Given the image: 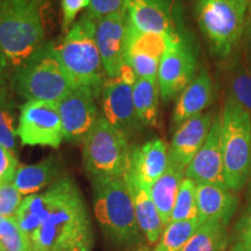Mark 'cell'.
<instances>
[{"instance_id":"1","label":"cell","mask_w":251,"mask_h":251,"mask_svg":"<svg viewBox=\"0 0 251 251\" xmlns=\"http://www.w3.org/2000/svg\"><path fill=\"white\" fill-rule=\"evenodd\" d=\"M45 221L30 235L34 251H92L94 235L85 200L70 177L42 193Z\"/></svg>"},{"instance_id":"2","label":"cell","mask_w":251,"mask_h":251,"mask_svg":"<svg viewBox=\"0 0 251 251\" xmlns=\"http://www.w3.org/2000/svg\"><path fill=\"white\" fill-rule=\"evenodd\" d=\"M92 187L94 215L106 240L117 247L136 246L141 229L124 176L93 179Z\"/></svg>"},{"instance_id":"3","label":"cell","mask_w":251,"mask_h":251,"mask_svg":"<svg viewBox=\"0 0 251 251\" xmlns=\"http://www.w3.org/2000/svg\"><path fill=\"white\" fill-rule=\"evenodd\" d=\"M43 5L37 0H5L0 4V52L15 68L45 45Z\"/></svg>"},{"instance_id":"4","label":"cell","mask_w":251,"mask_h":251,"mask_svg":"<svg viewBox=\"0 0 251 251\" xmlns=\"http://www.w3.org/2000/svg\"><path fill=\"white\" fill-rule=\"evenodd\" d=\"M97 21L85 14L74 24L55 51L75 86L91 87L97 98L105 83V69L96 39Z\"/></svg>"},{"instance_id":"5","label":"cell","mask_w":251,"mask_h":251,"mask_svg":"<svg viewBox=\"0 0 251 251\" xmlns=\"http://www.w3.org/2000/svg\"><path fill=\"white\" fill-rule=\"evenodd\" d=\"M13 86L27 101L47 102H58L76 87L58 61L52 42L45 43L15 68Z\"/></svg>"},{"instance_id":"6","label":"cell","mask_w":251,"mask_h":251,"mask_svg":"<svg viewBox=\"0 0 251 251\" xmlns=\"http://www.w3.org/2000/svg\"><path fill=\"white\" fill-rule=\"evenodd\" d=\"M200 30L212 54L225 59L242 41L249 13V0H193Z\"/></svg>"},{"instance_id":"7","label":"cell","mask_w":251,"mask_h":251,"mask_svg":"<svg viewBox=\"0 0 251 251\" xmlns=\"http://www.w3.org/2000/svg\"><path fill=\"white\" fill-rule=\"evenodd\" d=\"M220 121L226 184L237 191L246 184L251 168V114L229 97Z\"/></svg>"},{"instance_id":"8","label":"cell","mask_w":251,"mask_h":251,"mask_svg":"<svg viewBox=\"0 0 251 251\" xmlns=\"http://www.w3.org/2000/svg\"><path fill=\"white\" fill-rule=\"evenodd\" d=\"M129 153L127 135L103 117L97 119L83 142L84 168L91 180L122 177Z\"/></svg>"},{"instance_id":"9","label":"cell","mask_w":251,"mask_h":251,"mask_svg":"<svg viewBox=\"0 0 251 251\" xmlns=\"http://www.w3.org/2000/svg\"><path fill=\"white\" fill-rule=\"evenodd\" d=\"M17 133L24 146L58 149L64 141V134L57 103L25 102L20 107Z\"/></svg>"},{"instance_id":"10","label":"cell","mask_w":251,"mask_h":251,"mask_svg":"<svg viewBox=\"0 0 251 251\" xmlns=\"http://www.w3.org/2000/svg\"><path fill=\"white\" fill-rule=\"evenodd\" d=\"M96 98V93L91 87L78 86L56 102L65 141L84 142L99 118Z\"/></svg>"},{"instance_id":"11","label":"cell","mask_w":251,"mask_h":251,"mask_svg":"<svg viewBox=\"0 0 251 251\" xmlns=\"http://www.w3.org/2000/svg\"><path fill=\"white\" fill-rule=\"evenodd\" d=\"M127 12L112 14L97 21L96 39L106 74L117 78L121 68L127 63V40L129 31Z\"/></svg>"},{"instance_id":"12","label":"cell","mask_w":251,"mask_h":251,"mask_svg":"<svg viewBox=\"0 0 251 251\" xmlns=\"http://www.w3.org/2000/svg\"><path fill=\"white\" fill-rule=\"evenodd\" d=\"M196 65L192 50L181 39L163 55L159 62L157 80L159 92L165 101L174 99L186 89L194 78Z\"/></svg>"},{"instance_id":"13","label":"cell","mask_w":251,"mask_h":251,"mask_svg":"<svg viewBox=\"0 0 251 251\" xmlns=\"http://www.w3.org/2000/svg\"><path fill=\"white\" fill-rule=\"evenodd\" d=\"M185 176L196 184H211L227 187L221 144V121L214 118L208 136L192 162L185 170Z\"/></svg>"},{"instance_id":"14","label":"cell","mask_w":251,"mask_h":251,"mask_svg":"<svg viewBox=\"0 0 251 251\" xmlns=\"http://www.w3.org/2000/svg\"><path fill=\"white\" fill-rule=\"evenodd\" d=\"M100 96L103 118L109 124L124 131L127 136L140 130L142 125L135 111L133 85L118 77L109 78L103 83Z\"/></svg>"},{"instance_id":"15","label":"cell","mask_w":251,"mask_h":251,"mask_svg":"<svg viewBox=\"0 0 251 251\" xmlns=\"http://www.w3.org/2000/svg\"><path fill=\"white\" fill-rule=\"evenodd\" d=\"M212 113H201L181 124L172 137L169 163L184 171L201 149L211 130Z\"/></svg>"},{"instance_id":"16","label":"cell","mask_w":251,"mask_h":251,"mask_svg":"<svg viewBox=\"0 0 251 251\" xmlns=\"http://www.w3.org/2000/svg\"><path fill=\"white\" fill-rule=\"evenodd\" d=\"M169 166V148L163 140H151L141 147L130 148L125 174L131 176L143 186L151 190Z\"/></svg>"},{"instance_id":"17","label":"cell","mask_w":251,"mask_h":251,"mask_svg":"<svg viewBox=\"0 0 251 251\" xmlns=\"http://www.w3.org/2000/svg\"><path fill=\"white\" fill-rule=\"evenodd\" d=\"M129 24L143 33L178 36L172 18L170 0H129Z\"/></svg>"},{"instance_id":"18","label":"cell","mask_w":251,"mask_h":251,"mask_svg":"<svg viewBox=\"0 0 251 251\" xmlns=\"http://www.w3.org/2000/svg\"><path fill=\"white\" fill-rule=\"evenodd\" d=\"M124 178L133 199L137 225L148 242L155 244L162 236L164 225L152 200L150 188L143 186L135 178L127 174L124 175Z\"/></svg>"},{"instance_id":"19","label":"cell","mask_w":251,"mask_h":251,"mask_svg":"<svg viewBox=\"0 0 251 251\" xmlns=\"http://www.w3.org/2000/svg\"><path fill=\"white\" fill-rule=\"evenodd\" d=\"M237 200L228 187L197 184V206L200 222L218 221L227 225L236 209Z\"/></svg>"},{"instance_id":"20","label":"cell","mask_w":251,"mask_h":251,"mask_svg":"<svg viewBox=\"0 0 251 251\" xmlns=\"http://www.w3.org/2000/svg\"><path fill=\"white\" fill-rule=\"evenodd\" d=\"M212 101V78L208 72L202 69L180 93L172 115L174 122L176 125H181L183 122L201 114L203 109L208 107Z\"/></svg>"},{"instance_id":"21","label":"cell","mask_w":251,"mask_h":251,"mask_svg":"<svg viewBox=\"0 0 251 251\" xmlns=\"http://www.w3.org/2000/svg\"><path fill=\"white\" fill-rule=\"evenodd\" d=\"M62 176V165L55 156H49L36 164L19 166L13 184L24 196L36 194L58 181Z\"/></svg>"},{"instance_id":"22","label":"cell","mask_w":251,"mask_h":251,"mask_svg":"<svg viewBox=\"0 0 251 251\" xmlns=\"http://www.w3.org/2000/svg\"><path fill=\"white\" fill-rule=\"evenodd\" d=\"M183 176L184 171L169 163L166 171L157 179L150 190L152 200L158 209L164 227L171 222L176 200H177L181 181L184 179Z\"/></svg>"},{"instance_id":"23","label":"cell","mask_w":251,"mask_h":251,"mask_svg":"<svg viewBox=\"0 0 251 251\" xmlns=\"http://www.w3.org/2000/svg\"><path fill=\"white\" fill-rule=\"evenodd\" d=\"M159 85L157 79L137 78L133 86V100L136 115L142 126H155L158 118Z\"/></svg>"},{"instance_id":"24","label":"cell","mask_w":251,"mask_h":251,"mask_svg":"<svg viewBox=\"0 0 251 251\" xmlns=\"http://www.w3.org/2000/svg\"><path fill=\"white\" fill-rule=\"evenodd\" d=\"M178 40H180L179 35L168 36L155 33H143V31H140L129 26L127 40V55L146 54L161 59L163 55Z\"/></svg>"},{"instance_id":"25","label":"cell","mask_w":251,"mask_h":251,"mask_svg":"<svg viewBox=\"0 0 251 251\" xmlns=\"http://www.w3.org/2000/svg\"><path fill=\"white\" fill-rule=\"evenodd\" d=\"M225 226L218 221L201 222L180 251H224L227 244Z\"/></svg>"},{"instance_id":"26","label":"cell","mask_w":251,"mask_h":251,"mask_svg":"<svg viewBox=\"0 0 251 251\" xmlns=\"http://www.w3.org/2000/svg\"><path fill=\"white\" fill-rule=\"evenodd\" d=\"M199 219L172 221L166 226L155 251H180L199 228Z\"/></svg>"},{"instance_id":"27","label":"cell","mask_w":251,"mask_h":251,"mask_svg":"<svg viewBox=\"0 0 251 251\" xmlns=\"http://www.w3.org/2000/svg\"><path fill=\"white\" fill-rule=\"evenodd\" d=\"M14 218L20 230L30 237V235L40 228L45 220L42 193L28 196L21 202Z\"/></svg>"},{"instance_id":"28","label":"cell","mask_w":251,"mask_h":251,"mask_svg":"<svg viewBox=\"0 0 251 251\" xmlns=\"http://www.w3.org/2000/svg\"><path fill=\"white\" fill-rule=\"evenodd\" d=\"M194 219H199L197 206V184L188 178H184L172 212L171 222Z\"/></svg>"},{"instance_id":"29","label":"cell","mask_w":251,"mask_h":251,"mask_svg":"<svg viewBox=\"0 0 251 251\" xmlns=\"http://www.w3.org/2000/svg\"><path fill=\"white\" fill-rule=\"evenodd\" d=\"M229 90L231 98L251 112V72L243 62L235 67L229 77Z\"/></svg>"},{"instance_id":"30","label":"cell","mask_w":251,"mask_h":251,"mask_svg":"<svg viewBox=\"0 0 251 251\" xmlns=\"http://www.w3.org/2000/svg\"><path fill=\"white\" fill-rule=\"evenodd\" d=\"M0 240L7 251H34L29 236L20 230L15 218L1 219Z\"/></svg>"},{"instance_id":"31","label":"cell","mask_w":251,"mask_h":251,"mask_svg":"<svg viewBox=\"0 0 251 251\" xmlns=\"http://www.w3.org/2000/svg\"><path fill=\"white\" fill-rule=\"evenodd\" d=\"M17 129L12 105L8 101L0 103V146L17 155Z\"/></svg>"},{"instance_id":"32","label":"cell","mask_w":251,"mask_h":251,"mask_svg":"<svg viewBox=\"0 0 251 251\" xmlns=\"http://www.w3.org/2000/svg\"><path fill=\"white\" fill-rule=\"evenodd\" d=\"M13 181H0V215L14 218L23 199Z\"/></svg>"},{"instance_id":"33","label":"cell","mask_w":251,"mask_h":251,"mask_svg":"<svg viewBox=\"0 0 251 251\" xmlns=\"http://www.w3.org/2000/svg\"><path fill=\"white\" fill-rule=\"evenodd\" d=\"M126 61L133 68L137 78L157 79L161 59L146 54H130L127 55Z\"/></svg>"},{"instance_id":"34","label":"cell","mask_w":251,"mask_h":251,"mask_svg":"<svg viewBox=\"0 0 251 251\" xmlns=\"http://www.w3.org/2000/svg\"><path fill=\"white\" fill-rule=\"evenodd\" d=\"M128 4L129 0H90L87 14L93 20L99 21L108 15L127 12Z\"/></svg>"},{"instance_id":"35","label":"cell","mask_w":251,"mask_h":251,"mask_svg":"<svg viewBox=\"0 0 251 251\" xmlns=\"http://www.w3.org/2000/svg\"><path fill=\"white\" fill-rule=\"evenodd\" d=\"M90 0H61L62 8V30L67 34L74 26L75 20L81 9L87 8Z\"/></svg>"},{"instance_id":"36","label":"cell","mask_w":251,"mask_h":251,"mask_svg":"<svg viewBox=\"0 0 251 251\" xmlns=\"http://www.w3.org/2000/svg\"><path fill=\"white\" fill-rule=\"evenodd\" d=\"M18 168L17 155L0 146V181H13Z\"/></svg>"},{"instance_id":"37","label":"cell","mask_w":251,"mask_h":251,"mask_svg":"<svg viewBox=\"0 0 251 251\" xmlns=\"http://www.w3.org/2000/svg\"><path fill=\"white\" fill-rule=\"evenodd\" d=\"M9 63L7 58L0 52V103L8 101V81Z\"/></svg>"},{"instance_id":"38","label":"cell","mask_w":251,"mask_h":251,"mask_svg":"<svg viewBox=\"0 0 251 251\" xmlns=\"http://www.w3.org/2000/svg\"><path fill=\"white\" fill-rule=\"evenodd\" d=\"M243 42V64L251 72V8L248 13L247 26L242 37Z\"/></svg>"},{"instance_id":"39","label":"cell","mask_w":251,"mask_h":251,"mask_svg":"<svg viewBox=\"0 0 251 251\" xmlns=\"http://www.w3.org/2000/svg\"><path fill=\"white\" fill-rule=\"evenodd\" d=\"M242 244L246 251H251V214L247 219L246 225H244Z\"/></svg>"},{"instance_id":"40","label":"cell","mask_w":251,"mask_h":251,"mask_svg":"<svg viewBox=\"0 0 251 251\" xmlns=\"http://www.w3.org/2000/svg\"><path fill=\"white\" fill-rule=\"evenodd\" d=\"M231 251H246V249H244L242 243H237L236 246H235L233 249H231Z\"/></svg>"},{"instance_id":"41","label":"cell","mask_w":251,"mask_h":251,"mask_svg":"<svg viewBox=\"0 0 251 251\" xmlns=\"http://www.w3.org/2000/svg\"><path fill=\"white\" fill-rule=\"evenodd\" d=\"M130 251H151V250H150L149 248L146 247V246H140L139 248H136V249L130 250Z\"/></svg>"},{"instance_id":"42","label":"cell","mask_w":251,"mask_h":251,"mask_svg":"<svg viewBox=\"0 0 251 251\" xmlns=\"http://www.w3.org/2000/svg\"><path fill=\"white\" fill-rule=\"evenodd\" d=\"M0 251H7V250H6V248H5L4 243H2L1 240H0Z\"/></svg>"},{"instance_id":"43","label":"cell","mask_w":251,"mask_h":251,"mask_svg":"<svg viewBox=\"0 0 251 251\" xmlns=\"http://www.w3.org/2000/svg\"><path fill=\"white\" fill-rule=\"evenodd\" d=\"M37 1H40V2H43V4H45V1H46V0H37Z\"/></svg>"},{"instance_id":"44","label":"cell","mask_w":251,"mask_h":251,"mask_svg":"<svg viewBox=\"0 0 251 251\" xmlns=\"http://www.w3.org/2000/svg\"><path fill=\"white\" fill-rule=\"evenodd\" d=\"M249 8H251V0H249Z\"/></svg>"},{"instance_id":"45","label":"cell","mask_w":251,"mask_h":251,"mask_svg":"<svg viewBox=\"0 0 251 251\" xmlns=\"http://www.w3.org/2000/svg\"><path fill=\"white\" fill-rule=\"evenodd\" d=\"M5 1V0H0V4H1V2H4Z\"/></svg>"},{"instance_id":"46","label":"cell","mask_w":251,"mask_h":251,"mask_svg":"<svg viewBox=\"0 0 251 251\" xmlns=\"http://www.w3.org/2000/svg\"><path fill=\"white\" fill-rule=\"evenodd\" d=\"M1 219H2V216H1V215H0V221H1Z\"/></svg>"}]
</instances>
